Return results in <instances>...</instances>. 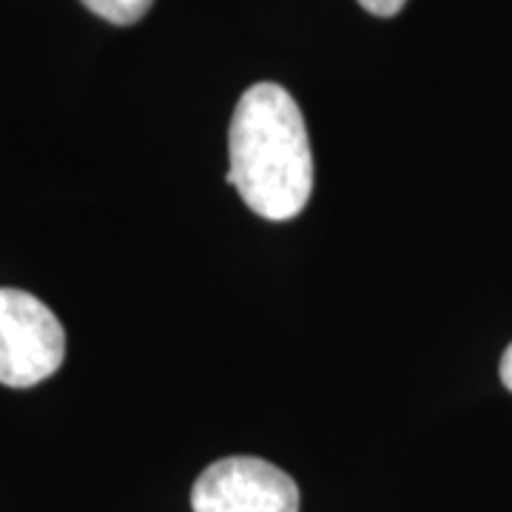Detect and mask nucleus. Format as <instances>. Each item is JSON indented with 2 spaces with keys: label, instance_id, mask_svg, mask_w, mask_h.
Returning a JSON list of instances; mask_svg holds the SVG:
<instances>
[{
  "label": "nucleus",
  "instance_id": "f257e3e1",
  "mask_svg": "<svg viewBox=\"0 0 512 512\" xmlns=\"http://www.w3.org/2000/svg\"><path fill=\"white\" fill-rule=\"evenodd\" d=\"M228 183L262 220L285 222L305 211L313 191V154L305 117L276 83L239 97L228 128Z\"/></svg>",
  "mask_w": 512,
  "mask_h": 512
},
{
  "label": "nucleus",
  "instance_id": "f03ea898",
  "mask_svg": "<svg viewBox=\"0 0 512 512\" xmlns=\"http://www.w3.org/2000/svg\"><path fill=\"white\" fill-rule=\"evenodd\" d=\"M66 356V330L37 296L0 288V384L35 387Z\"/></svg>",
  "mask_w": 512,
  "mask_h": 512
},
{
  "label": "nucleus",
  "instance_id": "7ed1b4c3",
  "mask_svg": "<svg viewBox=\"0 0 512 512\" xmlns=\"http://www.w3.org/2000/svg\"><path fill=\"white\" fill-rule=\"evenodd\" d=\"M194 512H299V487L265 458L231 456L202 470L191 490Z\"/></svg>",
  "mask_w": 512,
  "mask_h": 512
},
{
  "label": "nucleus",
  "instance_id": "20e7f679",
  "mask_svg": "<svg viewBox=\"0 0 512 512\" xmlns=\"http://www.w3.org/2000/svg\"><path fill=\"white\" fill-rule=\"evenodd\" d=\"M89 12L100 15L109 23L117 26H131L140 18H146V12L151 9L154 0H80Z\"/></svg>",
  "mask_w": 512,
  "mask_h": 512
},
{
  "label": "nucleus",
  "instance_id": "39448f33",
  "mask_svg": "<svg viewBox=\"0 0 512 512\" xmlns=\"http://www.w3.org/2000/svg\"><path fill=\"white\" fill-rule=\"evenodd\" d=\"M404 3L407 0H359V6L367 9L370 15H376V18H393V15H399Z\"/></svg>",
  "mask_w": 512,
  "mask_h": 512
},
{
  "label": "nucleus",
  "instance_id": "423d86ee",
  "mask_svg": "<svg viewBox=\"0 0 512 512\" xmlns=\"http://www.w3.org/2000/svg\"><path fill=\"white\" fill-rule=\"evenodd\" d=\"M501 382L507 390H512V345L501 356Z\"/></svg>",
  "mask_w": 512,
  "mask_h": 512
}]
</instances>
